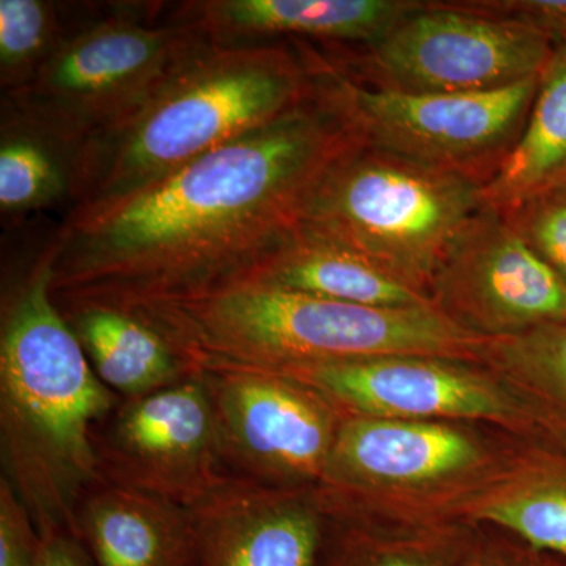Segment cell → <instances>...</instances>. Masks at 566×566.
Instances as JSON below:
<instances>
[{"mask_svg":"<svg viewBox=\"0 0 566 566\" xmlns=\"http://www.w3.org/2000/svg\"><path fill=\"white\" fill-rule=\"evenodd\" d=\"M104 385L140 397L199 375L174 342L139 312L95 301H57Z\"/></svg>","mask_w":566,"mask_h":566,"instance_id":"cell-18","label":"cell"},{"mask_svg":"<svg viewBox=\"0 0 566 566\" xmlns=\"http://www.w3.org/2000/svg\"><path fill=\"white\" fill-rule=\"evenodd\" d=\"M77 539L95 566H197L188 509L112 483L85 495Z\"/></svg>","mask_w":566,"mask_h":566,"instance_id":"cell-16","label":"cell"},{"mask_svg":"<svg viewBox=\"0 0 566 566\" xmlns=\"http://www.w3.org/2000/svg\"><path fill=\"white\" fill-rule=\"evenodd\" d=\"M324 566H458L469 526L397 531L338 524Z\"/></svg>","mask_w":566,"mask_h":566,"instance_id":"cell-23","label":"cell"},{"mask_svg":"<svg viewBox=\"0 0 566 566\" xmlns=\"http://www.w3.org/2000/svg\"><path fill=\"white\" fill-rule=\"evenodd\" d=\"M556 44L516 21L422 2L363 50L326 52L353 80L409 93H480L539 76Z\"/></svg>","mask_w":566,"mask_h":566,"instance_id":"cell-9","label":"cell"},{"mask_svg":"<svg viewBox=\"0 0 566 566\" xmlns=\"http://www.w3.org/2000/svg\"><path fill=\"white\" fill-rule=\"evenodd\" d=\"M197 566H324L331 539L315 490L264 485L237 474L188 509Z\"/></svg>","mask_w":566,"mask_h":566,"instance_id":"cell-14","label":"cell"},{"mask_svg":"<svg viewBox=\"0 0 566 566\" xmlns=\"http://www.w3.org/2000/svg\"><path fill=\"white\" fill-rule=\"evenodd\" d=\"M82 148L13 107L0 109V212L18 221L80 203Z\"/></svg>","mask_w":566,"mask_h":566,"instance_id":"cell-20","label":"cell"},{"mask_svg":"<svg viewBox=\"0 0 566 566\" xmlns=\"http://www.w3.org/2000/svg\"><path fill=\"white\" fill-rule=\"evenodd\" d=\"M40 534L17 491L0 480V566H33L40 549Z\"/></svg>","mask_w":566,"mask_h":566,"instance_id":"cell-28","label":"cell"},{"mask_svg":"<svg viewBox=\"0 0 566 566\" xmlns=\"http://www.w3.org/2000/svg\"><path fill=\"white\" fill-rule=\"evenodd\" d=\"M104 483L191 509L232 472L202 375L126 398L95 438Z\"/></svg>","mask_w":566,"mask_h":566,"instance_id":"cell-12","label":"cell"},{"mask_svg":"<svg viewBox=\"0 0 566 566\" xmlns=\"http://www.w3.org/2000/svg\"><path fill=\"white\" fill-rule=\"evenodd\" d=\"M266 371L304 382L346 416L488 424L546 444L526 401L475 360L395 354Z\"/></svg>","mask_w":566,"mask_h":566,"instance_id":"cell-10","label":"cell"},{"mask_svg":"<svg viewBox=\"0 0 566 566\" xmlns=\"http://www.w3.org/2000/svg\"><path fill=\"white\" fill-rule=\"evenodd\" d=\"M159 10L161 3H133L76 22L51 61L21 91L2 95V104L84 148L139 109L208 43L172 13L158 20Z\"/></svg>","mask_w":566,"mask_h":566,"instance_id":"cell-7","label":"cell"},{"mask_svg":"<svg viewBox=\"0 0 566 566\" xmlns=\"http://www.w3.org/2000/svg\"><path fill=\"white\" fill-rule=\"evenodd\" d=\"M118 405L55 301L46 243L3 285L0 307L3 479L40 535L77 538L82 501L103 483L95 428Z\"/></svg>","mask_w":566,"mask_h":566,"instance_id":"cell-2","label":"cell"},{"mask_svg":"<svg viewBox=\"0 0 566 566\" xmlns=\"http://www.w3.org/2000/svg\"><path fill=\"white\" fill-rule=\"evenodd\" d=\"M420 6V0H202L182 2L172 14L221 46L274 41L367 46Z\"/></svg>","mask_w":566,"mask_h":566,"instance_id":"cell-15","label":"cell"},{"mask_svg":"<svg viewBox=\"0 0 566 566\" xmlns=\"http://www.w3.org/2000/svg\"><path fill=\"white\" fill-rule=\"evenodd\" d=\"M458 566H566V560L499 528L469 526Z\"/></svg>","mask_w":566,"mask_h":566,"instance_id":"cell-26","label":"cell"},{"mask_svg":"<svg viewBox=\"0 0 566 566\" xmlns=\"http://www.w3.org/2000/svg\"><path fill=\"white\" fill-rule=\"evenodd\" d=\"M370 307L434 305L346 245L301 223L241 281Z\"/></svg>","mask_w":566,"mask_h":566,"instance_id":"cell-19","label":"cell"},{"mask_svg":"<svg viewBox=\"0 0 566 566\" xmlns=\"http://www.w3.org/2000/svg\"><path fill=\"white\" fill-rule=\"evenodd\" d=\"M210 392L223 461L279 488L315 490L344 412L304 382L253 368L200 370Z\"/></svg>","mask_w":566,"mask_h":566,"instance_id":"cell-11","label":"cell"},{"mask_svg":"<svg viewBox=\"0 0 566 566\" xmlns=\"http://www.w3.org/2000/svg\"><path fill=\"white\" fill-rule=\"evenodd\" d=\"M430 297L447 318L485 340L566 319L565 283L491 205L450 245Z\"/></svg>","mask_w":566,"mask_h":566,"instance_id":"cell-13","label":"cell"},{"mask_svg":"<svg viewBox=\"0 0 566 566\" xmlns=\"http://www.w3.org/2000/svg\"><path fill=\"white\" fill-rule=\"evenodd\" d=\"M356 144L312 92L140 191L66 212L48 241L55 301L140 308L241 281L301 226L323 175Z\"/></svg>","mask_w":566,"mask_h":566,"instance_id":"cell-1","label":"cell"},{"mask_svg":"<svg viewBox=\"0 0 566 566\" xmlns=\"http://www.w3.org/2000/svg\"><path fill=\"white\" fill-rule=\"evenodd\" d=\"M482 360L526 401L546 444L566 450V319L490 340Z\"/></svg>","mask_w":566,"mask_h":566,"instance_id":"cell-22","label":"cell"},{"mask_svg":"<svg viewBox=\"0 0 566 566\" xmlns=\"http://www.w3.org/2000/svg\"><path fill=\"white\" fill-rule=\"evenodd\" d=\"M502 212L566 285V182Z\"/></svg>","mask_w":566,"mask_h":566,"instance_id":"cell-25","label":"cell"},{"mask_svg":"<svg viewBox=\"0 0 566 566\" xmlns=\"http://www.w3.org/2000/svg\"><path fill=\"white\" fill-rule=\"evenodd\" d=\"M461 9L516 21L545 33L553 43H566V0H463L455 2Z\"/></svg>","mask_w":566,"mask_h":566,"instance_id":"cell-27","label":"cell"},{"mask_svg":"<svg viewBox=\"0 0 566 566\" xmlns=\"http://www.w3.org/2000/svg\"><path fill=\"white\" fill-rule=\"evenodd\" d=\"M566 182V43L547 62L526 125L485 185L486 203L505 211Z\"/></svg>","mask_w":566,"mask_h":566,"instance_id":"cell-21","label":"cell"},{"mask_svg":"<svg viewBox=\"0 0 566 566\" xmlns=\"http://www.w3.org/2000/svg\"><path fill=\"white\" fill-rule=\"evenodd\" d=\"M50 0H0V88L21 91L51 61L76 25Z\"/></svg>","mask_w":566,"mask_h":566,"instance_id":"cell-24","label":"cell"},{"mask_svg":"<svg viewBox=\"0 0 566 566\" xmlns=\"http://www.w3.org/2000/svg\"><path fill=\"white\" fill-rule=\"evenodd\" d=\"M452 521L499 528L566 560V450L521 442Z\"/></svg>","mask_w":566,"mask_h":566,"instance_id":"cell-17","label":"cell"},{"mask_svg":"<svg viewBox=\"0 0 566 566\" xmlns=\"http://www.w3.org/2000/svg\"><path fill=\"white\" fill-rule=\"evenodd\" d=\"M40 549L33 566H95L80 539L70 534L40 535Z\"/></svg>","mask_w":566,"mask_h":566,"instance_id":"cell-29","label":"cell"},{"mask_svg":"<svg viewBox=\"0 0 566 566\" xmlns=\"http://www.w3.org/2000/svg\"><path fill=\"white\" fill-rule=\"evenodd\" d=\"M482 424L346 416L315 493L334 524L455 526L457 506L521 444Z\"/></svg>","mask_w":566,"mask_h":566,"instance_id":"cell-5","label":"cell"},{"mask_svg":"<svg viewBox=\"0 0 566 566\" xmlns=\"http://www.w3.org/2000/svg\"><path fill=\"white\" fill-rule=\"evenodd\" d=\"M132 311L159 327L197 371L282 370L395 354L483 363L490 342L434 305L370 307L252 282Z\"/></svg>","mask_w":566,"mask_h":566,"instance_id":"cell-3","label":"cell"},{"mask_svg":"<svg viewBox=\"0 0 566 566\" xmlns=\"http://www.w3.org/2000/svg\"><path fill=\"white\" fill-rule=\"evenodd\" d=\"M312 92L311 70L294 41H208L139 109L84 145L74 210L140 191L282 117Z\"/></svg>","mask_w":566,"mask_h":566,"instance_id":"cell-4","label":"cell"},{"mask_svg":"<svg viewBox=\"0 0 566 566\" xmlns=\"http://www.w3.org/2000/svg\"><path fill=\"white\" fill-rule=\"evenodd\" d=\"M486 205L483 182L356 144L323 175L301 223L430 297L450 245Z\"/></svg>","mask_w":566,"mask_h":566,"instance_id":"cell-6","label":"cell"},{"mask_svg":"<svg viewBox=\"0 0 566 566\" xmlns=\"http://www.w3.org/2000/svg\"><path fill=\"white\" fill-rule=\"evenodd\" d=\"M314 93L364 147L486 185L520 139L539 76L480 93H409L371 87L338 69L314 43L294 41Z\"/></svg>","mask_w":566,"mask_h":566,"instance_id":"cell-8","label":"cell"}]
</instances>
